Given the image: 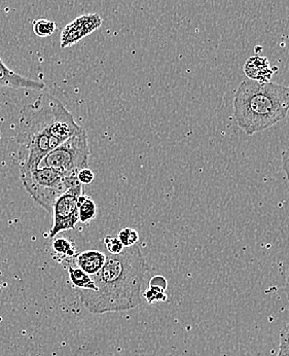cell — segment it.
Instances as JSON below:
<instances>
[{
	"label": "cell",
	"mask_w": 289,
	"mask_h": 356,
	"mask_svg": "<svg viewBox=\"0 0 289 356\" xmlns=\"http://www.w3.org/2000/svg\"><path fill=\"white\" fill-rule=\"evenodd\" d=\"M81 128L57 98L40 94L21 111L17 134L20 169L38 168L47 154Z\"/></svg>",
	"instance_id": "1"
},
{
	"label": "cell",
	"mask_w": 289,
	"mask_h": 356,
	"mask_svg": "<svg viewBox=\"0 0 289 356\" xmlns=\"http://www.w3.org/2000/svg\"><path fill=\"white\" fill-rule=\"evenodd\" d=\"M144 257L137 244L119 254H106L99 273L93 276L97 291H79L81 304L93 314L131 310L141 304Z\"/></svg>",
	"instance_id": "2"
},
{
	"label": "cell",
	"mask_w": 289,
	"mask_h": 356,
	"mask_svg": "<svg viewBox=\"0 0 289 356\" xmlns=\"http://www.w3.org/2000/svg\"><path fill=\"white\" fill-rule=\"evenodd\" d=\"M288 111V86L248 79L240 83L234 95L235 119L248 136L283 121Z\"/></svg>",
	"instance_id": "3"
},
{
	"label": "cell",
	"mask_w": 289,
	"mask_h": 356,
	"mask_svg": "<svg viewBox=\"0 0 289 356\" xmlns=\"http://www.w3.org/2000/svg\"><path fill=\"white\" fill-rule=\"evenodd\" d=\"M20 177L30 197L49 212L62 194L79 184L78 175H66L49 167L20 169Z\"/></svg>",
	"instance_id": "4"
},
{
	"label": "cell",
	"mask_w": 289,
	"mask_h": 356,
	"mask_svg": "<svg viewBox=\"0 0 289 356\" xmlns=\"http://www.w3.org/2000/svg\"><path fill=\"white\" fill-rule=\"evenodd\" d=\"M89 156L87 132L81 128L79 132L47 154L40 167L53 168L66 175H78L81 169L88 168Z\"/></svg>",
	"instance_id": "5"
},
{
	"label": "cell",
	"mask_w": 289,
	"mask_h": 356,
	"mask_svg": "<svg viewBox=\"0 0 289 356\" xmlns=\"http://www.w3.org/2000/svg\"><path fill=\"white\" fill-rule=\"evenodd\" d=\"M85 194L83 184H78L68 188L56 200L53 207V226L46 237L56 238L63 231L76 229L79 220L78 200L81 195Z\"/></svg>",
	"instance_id": "6"
},
{
	"label": "cell",
	"mask_w": 289,
	"mask_h": 356,
	"mask_svg": "<svg viewBox=\"0 0 289 356\" xmlns=\"http://www.w3.org/2000/svg\"><path fill=\"white\" fill-rule=\"evenodd\" d=\"M102 22L104 21L98 14H85L79 17L62 30L61 36H60L61 48H69L78 44L79 40L99 29Z\"/></svg>",
	"instance_id": "7"
},
{
	"label": "cell",
	"mask_w": 289,
	"mask_h": 356,
	"mask_svg": "<svg viewBox=\"0 0 289 356\" xmlns=\"http://www.w3.org/2000/svg\"><path fill=\"white\" fill-rule=\"evenodd\" d=\"M0 87L38 91L46 88V83L16 74L14 70H10L0 58Z\"/></svg>",
	"instance_id": "8"
},
{
	"label": "cell",
	"mask_w": 289,
	"mask_h": 356,
	"mask_svg": "<svg viewBox=\"0 0 289 356\" xmlns=\"http://www.w3.org/2000/svg\"><path fill=\"white\" fill-rule=\"evenodd\" d=\"M244 74L247 79L258 83H270V79L274 76L277 67L272 68L267 58L260 55H254L246 60L244 64Z\"/></svg>",
	"instance_id": "9"
},
{
	"label": "cell",
	"mask_w": 289,
	"mask_h": 356,
	"mask_svg": "<svg viewBox=\"0 0 289 356\" xmlns=\"http://www.w3.org/2000/svg\"><path fill=\"white\" fill-rule=\"evenodd\" d=\"M106 261V254L100 250H85L76 254L74 263L88 275L95 276L99 273Z\"/></svg>",
	"instance_id": "10"
},
{
	"label": "cell",
	"mask_w": 289,
	"mask_h": 356,
	"mask_svg": "<svg viewBox=\"0 0 289 356\" xmlns=\"http://www.w3.org/2000/svg\"><path fill=\"white\" fill-rule=\"evenodd\" d=\"M68 276H69L70 282L72 286L79 291H97L95 282L91 276L88 275L87 273L79 269L76 264L72 263V265L68 266Z\"/></svg>",
	"instance_id": "11"
},
{
	"label": "cell",
	"mask_w": 289,
	"mask_h": 356,
	"mask_svg": "<svg viewBox=\"0 0 289 356\" xmlns=\"http://www.w3.org/2000/svg\"><path fill=\"white\" fill-rule=\"evenodd\" d=\"M52 250L55 259L59 261H68L76 255V246L65 238H53Z\"/></svg>",
	"instance_id": "12"
},
{
	"label": "cell",
	"mask_w": 289,
	"mask_h": 356,
	"mask_svg": "<svg viewBox=\"0 0 289 356\" xmlns=\"http://www.w3.org/2000/svg\"><path fill=\"white\" fill-rule=\"evenodd\" d=\"M79 220L83 224H88L95 218L97 206L90 197L85 194L81 195L78 200Z\"/></svg>",
	"instance_id": "13"
},
{
	"label": "cell",
	"mask_w": 289,
	"mask_h": 356,
	"mask_svg": "<svg viewBox=\"0 0 289 356\" xmlns=\"http://www.w3.org/2000/svg\"><path fill=\"white\" fill-rule=\"evenodd\" d=\"M57 29V23L46 19H38L33 21V32L40 38H50Z\"/></svg>",
	"instance_id": "14"
},
{
	"label": "cell",
	"mask_w": 289,
	"mask_h": 356,
	"mask_svg": "<svg viewBox=\"0 0 289 356\" xmlns=\"http://www.w3.org/2000/svg\"><path fill=\"white\" fill-rule=\"evenodd\" d=\"M119 238L125 248H131L135 244L138 243L139 234L134 229L125 228L119 233Z\"/></svg>",
	"instance_id": "15"
},
{
	"label": "cell",
	"mask_w": 289,
	"mask_h": 356,
	"mask_svg": "<svg viewBox=\"0 0 289 356\" xmlns=\"http://www.w3.org/2000/svg\"><path fill=\"white\" fill-rule=\"evenodd\" d=\"M147 303L155 304L158 302H165L167 300L166 293L164 289H158V287L149 286V289L143 293Z\"/></svg>",
	"instance_id": "16"
},
{
	"label": "cell",
	"mask_w": 289,
	"mask_h": 356,
	"mask_svg": "<svg viewBox=\"0 0 289 356\" xmlns=\"http://www.w3.org/2000/svg\"><path fill=\"white\" fill-rule=\"evenodd\" d=\"M104 242L106 244V248L109 254H119L125 250V246L123 245L119 238L106 236L104 238Z\"/></svg>",
	"instance_id": "17"
},
{
	"label": "cell",
	"mask_w": 289,
	"mask_h": 356,
	"mask_svg": "<svg viewBox=\"0 0 289 356\" xmlns=\"http://www.w3.org/2000/svg\"><path fill=\"white\" fill-rule=\"evenodd\" d=\"M277 356H289V325L284 327L280 334L279 350Z\"/></svg>",
	"instance_id": "18"
},
{
	"label": "cell",
	"mask_w": 289,
	"mask_h": 356,
	"mask_svg": "<svg viewBox=\"0 0 289 356\" xmlns=\"http://www.w3.org/2000/svg\"><path fill=\"white\" fill-rule=\"evenodd\" d=\"M94 178H95L94 173L92 172V170H90L89 168L81 169V170H79L78 172L79 182L83 184V186H88V184H92Z\"/></svg>",
	"instance_id": "19"
},
{
	"label": "cell",
	"mask_w": 289,
	"mask_h": 356,
	"mask_svg": "<svg viewBox=\"0 0 289 356\" xmlns=\"http://www.w3.org/2000/svg\"><path fill=\"white\" fill-rule=\"evenodd\" d=\"M167 285H168V282H167L166 278L163 277V276H155L149 281V286L158 287V289H164V291H166Z\"/></svg>",
	"instance_id": "20"
},
{
	"label": "cell",
	"mask_w": 289,
	"mask_h": 356,
	"mask_svg": "<svg viewBox=\"0 0 289 356\" xmlns=\"http://www.w3.org/2000/svg\"><path fill=\"white\" fill-rule=\"evenodd\" d=\"M282 169L286 172V178L289 181V147L282 153Z\"/></svg>",
	"instance_id": "21"
},
{
	"label": "cell",
	"mask_w": 289,
	"mask_h": 356,
	"mask_svg": "<svg viewBox=\"0 0 289 356\" xmlns=\"http://www.w3.org/2000/svg\"><path fill=\"white\" fill-rule=\"evenodd\" d=\"M286 296H288V300L289 302V268H288V277H286Z\"/></svg>",
	"instance_id": "22"
}]
</instances>
